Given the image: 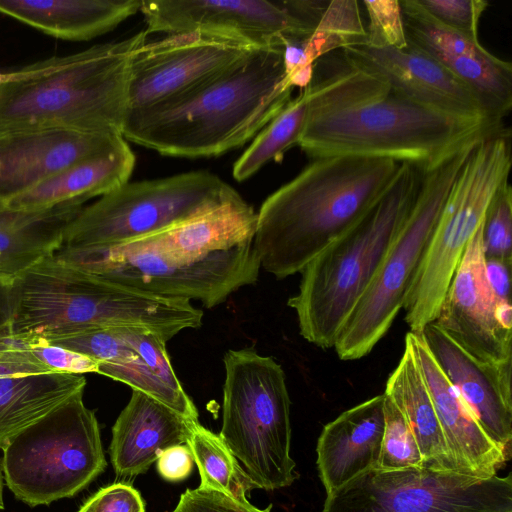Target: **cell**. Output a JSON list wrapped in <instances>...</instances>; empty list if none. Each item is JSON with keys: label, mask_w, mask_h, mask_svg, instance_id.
Instances as JSON below:
<instances>
[{"label": "cell", "mask_w": 512, "mask_h": 512, "mask_svg": "<svg viewBox=\"0 0 512 512\" xmlns=\"http://www.w3.org/2000/svg\"><path fill=\"white\" fill-rule=\"evenodd\" d=\"M399 166L380 158L313 159L257 212L254 248L261 267L279 279L300 273L366 215Z\"/></svg>", "instance_id": "3957f363"}, {"label": "cell", "mask_w": 512, "mask_h": 512, "mask_svg": "<svg viewBox=\"0 0 512 512\" xmlns=\"http://www.w3.org/2000/svg\"><path fill=\"white\" fill-rule=\"evenodd\" d=\"M140 0H0V14L55 38L85 41L140 10Z\"/></svg>", "instance_id": "d4e9b609"}, {"label": "cell", "mask_w": 512, "mask_h": 512, "mask_svg": "<svg viewBox=\"0 0 512 512\" xmlns=\"http://www.w3.org/2000/svg\"><path fill=\"white\" fill-rule=\"evenodd\" d=\"M437 22L478 40L480 19L489 6L485 0H416Z\"/></svg>", "instance_id": "8d00e7d4"}, {"label": "cell", "mask_w": 512, "mask_h": 512, "mask_svg": "<svg viewBox=\"0 0 512 512\" xmlns=\"http://www.w3.org/2000/svg\"><path fill=\"white\" fill-rule=\"evenodd\" d=\"M167 340L141 327H109L49 341L98 362V373L141 391L183 417L198 421V410L170 362Z\"/></svg>", "instance_id": "5bb4252c"}, {"label": "cell", "mask_w": 512, "mask_h": 512, "mask_svg": "<svg viewBox=\"0 0 512 512\" xmlns=\"http://www.w3.org/2000/svg\"><path fill=\"white\" fill-rule=\"evenodd\" d=\"M369 17L366 44L374 49H403L408 45L398 0H365Z\"/></svg>", "instance_id": "d590c367"}, {"label": "cell", "mask_w": 512, "mask_h": 512, "mask_svg": "<svg viewBox=\"0 0 512 512\" xmlns=\"http://www.w3.org/2000/svg\"><path fill=\"white\" fill-rule=\"evenodd\" d=\"M220 436L257 488L276 490L298 477L290 455V397L282 366L252 348L224 357Z\"/></svg>", "instance_id": "ba28073f"}, {"label": "cell", "mask_w": 512, "mask_h": 512, "mask_svg": "<svg viewBox=\"0 0 512 512\" xmlns=\"http://www.w3.org/2000/svg\"><path fill=\"white\" fill-rule=\"evenodd\" d=\"M512 189L507 181L490 201L483 220L482 240L486 259L512 263Z\"/></svg>", "instance_id": "e575fe53"}, {"label": "cell", "mask_w": 512, "mask_h": 512, "mask_svg": "<svg viewBox=\"0 0 512 512\" xmlns=\"http://www.w3.org/2000/svg\"><path fill=\"white\" fill-rule=\"evenodd\" d=\"M149 33H199L254 47L283 45L284 38L302 39L309 32L281 1L153 0L139 10Z\"/></svg>", "instance_id": "2e32d148"}, {"label": "cell", "mask_w": 512, "mask_h": 512, "mask_svg": "<svg viewBox=\"0 0 512 512\" xmlns=\"http://www.w3.org/2000/svg\"><path fill=\"white\" fill-rule=\"evenodd\" d=\"M35 358L54 372L83 375L98 373V362L84 354L48 343H39L31 347Z\"/></svg>", "instance_id": "ab89813d"}, {"label": "cell", "mask_w": 512, "mask_h": 512, "mask_svg": "<svg viewBox=\"0 0 512 512\" xmlns=\"http://www.w3.org/2000/svg\"><path fill=\"white\" fill-rule=\"evenodd\" d=\"M135 155L125 141L108 153L76 163L12 197L3 206L42 210L66 203L83 204L129 182Z\"/></svg>", "instance_id": "484cf974"}, {"label": "cell", "mask_w": 512, "mask_h": 512, "mask_svg": "<svg viewBox=\"0 0 512 512\" xmlns=\"http://www.w3.org/2000/svg\"><path fill=\"white\" fill-rule=\"evenodd\" d=\"M4 75H5V73H1V72H0V83H1V81L3 80V78H4Z\"/></svg>", "instance_id": "ee69618b"}, {"label": "cell", "mask_w": 512, "mask_h": 512, "mask_svg": "<svg viewBox=\"0 0 512 512\" xmlns=\"http://www.w3.org/2000/svg\"><path fill=\"white\" fill-rule=\"evenodd\" d=\"M308 109L305 90L287 105L257 134L233 165V177L244 181L271 161H280L284 153L298 144Z\"/></svg>", "instance_id": "1f68e13d"}, {"label": "cell", "mask_w": 512, "mask_h": 512, "mask_svg": "<svg viewBox=\"0 0 512 512\" xmlns=\"http://www.w3.org/2000/svg\"><path fill=\"white\" fill-rule=\"evenodd\" d=\"M305 90L307 116L297 145L312 159H391L425 172L505 130L501 121L463 119L424 106L349 64L341 50L315 63Z\"/></svg>", "instance_id": "6da1fadb"}, {"label": "cell", "mask_w": 512, "mask_h": 512, "mask_svg": "<svg viewBox=\"0 0 512 512\" xmlns=\"http://www.w3.org/2000/svg\"><path fill=\"white\" fill-rule=\"evenodd\" d=\"M404 342L427 387L457 471L481 478L497 475L509 457L483 431L434 360L422 335L409 331Z\"/></svg>", "instance_id": "7402d4cb"}, {"label": "cell", "mask_w": 512, "mask_h": 512, "mask_svg": "<svg viewBox=\"0 0 512 512\" xmlns=\"http://www.w3.org/2000/svg\"><path fill=\"white\" fill-rule=\"evenodd\" d=\"M78 512H145V501L131 484L115 482L100 488Z\"/></svg>", "instance_id": "74e56055"}, {"label": "cell", "mask_w": 512, "mask_h": 512, "mask_svg": "<svg viewBox=\"0 0 512 512\" xmlns=\"http://www.w3.org/2000/svg\"><path fill=\"white\" fill-rule=\"evenodd\" d=\"M186 444L199 470V487L222 492L241 503L249 502L248 496L257 486L219 434L199 421L193 422Z\"/></svg>", "instance_id": "f546056e"}, {"label": "cell", "mask_w": 512, "mask_h": 512, "mask_svg": "<svg viewBox=\"0 0 512 512\" xmlns=\"http://www.w3.org/2000/svg\"><path fill=\"white\" fill-rule=\"evenodd\" d=\"M240 198L234 188L208 171L127 182L83 207L69 225L63 246L121 245Z\"/></svg>", "instance_id": "7c38bea8"}, {"label": "cell", "mask_w": 512, "mask_h": 512, "mask_svg": "<svg viewBox=\"0 0 512 512\" xmlns=\"http://www.w3.org/2000/svg\"><path fill=\"white\" fill-rule=\"evenodd\" d=\"M359 3L356 0L329 1L318 24L305 38H296L301 74L312 80L315 63L330 53L366 44Z\"/></svg>", "instance_id": "4dcf8cb0"}, {"label": "cell", "mask_w": 512, "mask_h": 512, "mask_svg": "<svg viewBox=\"0 0 512 512\" xmlns=\"http://www.w3.org/2000/svg\"><path fill=\"white\" fill-rule=\"evenodd\" d=\"M341 52L352 66L383 79L397 92L424 106L463 119L495 120L469 87L409 43L403 49H374L363 44Z\"/></svg>", "instance_id": "d6986e66"}, {"label": "cell", "mask_w": 512, "mask_h": 512, "mask_svg": "<svg viewBox=\"0 0 512 512\" xmlns=\"http://www.w3.org/2000/svg\"><path fill=\"white\" fill-rule=\"evenodd\" d=\"M510 144L507 130L489 136L472 148L461 167L404 298L410 332L421 333L436 320L469 240L508 181Z\"/></svg>", "instance_id": "9c48e42d"}, {"label": "cell", "mask_w": 512, "mask_h": 512, "mask_svg": "<svg viewBox=\"0 0 512 512\" xmlns=\"http://www.w3.org/2000/svg\"><path fill=\"white\" fill-rule=\"evenodd\" d=\"M2 450L6 484L31 507L75 496L107 466L98 421L83 392L15 434Z\"/></svg>", "instance_id": "30bf717a"}, {"label": "cell", "mask_w": 512, "mask_h": 512, "mask_svg": "<svg viewBox=\"0 0 512 512\" xmlns=\"http://www.w3.org/2000/svg\"><path fill=\"white\" fill-rule=\"evenodd\" d=\"M420 334L434 360L483 431L510 458L512 359L501 362L480 361L435 322L427 324Z\"/></svg>", "instance_id": "ffe728a7"}, {"label": "cell", "mask_w": 512, "mask_h": 512, "mask_svg": "<svg viewBox=\"0 0 512 512\" xmlns=\"http://www.w3.org/2000/svg\"><path fill=\"white\" fill-rule=\"evenodd\" d=\"M122 135L39 129L0 135V202L86 159L122 145Z\"/></svg>", "instance_id": "44dd1931"}, {"label": "cell", "mask_w": 512, "mask_h": 512, "mask_svg": "<svg viewBox=\"0 0 512 512\" xmlns=\"http://www.w3.org/2000/svg\"><path fill=\"white\" fill-rule=\"evenodd\" d=\"M255 48L235 40L182 33L145 42L134 53L129 111L185 93L232 66Z\"/></svg>", "instance_id": "9a60e30c"}, {"label": "cell", "mask_w": 512, "mask_h": 512, "mask_svg": "<svg viewBox=\"0 0 512 512\" xmlns=\"http://www.w3.org/2000/svg\"><path fill=\"white\" fill-rule=\"evenodd\" d=\"M3 204L0 202V206H2Z\"/></svg>", "instance_id": "f6af8a7d"}, {"label": "cell", "mask_w": 512, "mask_h": 512, "mask_svg": "<svg viewBox=\"0 0 512 512\" xmlns=\"http://www.w3.org/2000/svg\"><path fill=\"white\" fill-rule=\"evenodd\" d=\"M4 508L3 502V469L2 463H0V510Z\"/></svg>", "instance_id": "7bdbcfd3"}, {"label": "cell", "mask_w": 512, "mask_h": 512, "mask_svg": "<svg viewBox=\"0 0 512 512\" xmlns=\"http://www.w3.org/2000/svg\"><path fill=\"white\" fill-rule=\"evenodd\" d=\"M384 417L380 458L373 469L424 467L422 455L407 421L396 404L385 394Z\"/></svg>", "instance_id": "d6a6232c"}, {"label": "cell", "mask_w": 512, "mask_h": 512, "mask_svg": "<svg viewBox=\"0 0 512 512\" xmlns=\"http://www.w3.org/2000/svg\"><path fill=\"white\" fill-rule=\"evenodd\" d=\"M147 35L143 30L5 73L0 83V135L39 129L122 135L129 112L131 61Z\"/></svg>", "instance_id": "5b68a950"}, {"label": "cell", "mask_w": 512, "mask_h": 512, "mask_svg": "<svg viewBox=\"0 0 512 512\" xmlns=\"http://www.w3.org/2000/svg\"><path fill=\"white\" fill-rule=\"evenodd\" d=\"M475 145L422 173L407 215L371 283L336 338L333 348L339 359L363 358L391 328L453 183Z\"/></svg>", "instance_id": "8fae6325"}, {"label": "cell", "mask_w": 512, "mask_h": 512, "mask_svg": "<svg viewBox=\"0 0 512 512\" xmlns=\"http://www.w3.org/2000/svg\"><path fill=\"white\" fill-rule=\"evenodd\" d=\"M193 422L155 398L132 390L128 404L112 427L109 448L118 477L142 474L167 448L186 444Z\"/></svg>", "instance_id": "cb8c5ba5"}, {"label": "cell", "mask_w": 512, "mask_h": 512, "mask_svg": "<svg viewBox=\"0 0 512 512\" xmlns=\"http://www.w3.org/2000/svg\"><path fill=\"white\" fill-rule=\"evenodd\" d=\"M422 171L400 163L391 184L350 230L300 272L298 291L288 299L301 336L321 348L336 338L377 272L420 186Z\"/></svg>", "instance_id": "8992f818"}, {"label": "cell", "mask_w": 512, "mask_h": 512, "mask_svg": "<svg viewBox=\"0 0 512 512\" xmlns=\"http://www.w3.org/2000/svg\"><path fill=\"white\" fill-rule=\"evenodd\" d=\"M384 394L396 404L407 421L424 467L458 472L427 387L405 342L400 361L387 379Z\"/></svg>", "instance_id": "83f0119b"}, {"label": "cell", "mask_w": 512, "mask_h": 512, "mask_svg": "<svg viewBox=\"0 0 512 512\" xmlns=\"http://www.w3.org/2000/svg\"><path fill=\"white\" fill-rule=\"evenodd\" d=\"M384 426V394H380L349 408L323 427L316 463L326 495L377 466Z\"/></svg>", "instance_id": "603a6c76"}, {"label": "cell", "mask_w": 512, "mask_h": 512, "mask_svg": "<svg viewBox=\"0 0 512 512\" xmlns=\"http://www.w3.org/2000/svg\"><path fill=\"white\" fill-rule=\"evenodd\" d=\"M322 512H512V479L425 467L369 469L326 495Z\"/></svg>", "instance_id": "4fadbf2b"}, {"label": "cell", "mask_w": 512, "mask_h": 512, "mask_svg": "<svg viewBox=\"0 0 512 512\" xmlns=\"http://www.w3.org/2000/svg\"><path fill=\"white\" fill-rule=\"evenodd\" d=\"M83 375L46 372L0 376V449L15 434L84 391Z\"/></svg>", "instance_id": "f1b7e54d"}, {"label": "cell", "mask_w": 512, "mask_h": 512, "mask_svg": "<svg viewBox=\"0 0 512 512\" xmlns=\"http://www.w3.org/2000/svg\"><path fill=\"white\" fill-rule=\"evenodd\" d=\"M283 45L255 48L173 98L130 110L125 140L165 156L221 155L258 134L292 99Z\"/></svg>", "instance_id": "7a4b0ae2"}, {"label": "cell", "mask_w": 512, "mask_h": 512, "mask_svg": "<svg viewBox=\"0 0 512 512\" xmlns=\"http://www.w3.org/2000/svg\"><path fill=\"white\" fill-rule=\"evenodd\" d=\"M11 284L12 278L0 275V376L53 372L35 358L32 345L12 333Z\"/></svg>", "instance_id": "836d02e7"}, {"label": "cell", "mask_w": 512, "mask_h": 512, "mask_svg": "<svg viewBox=\"0 0 512 512\" xmlns=\"http://www.w3.org/2000/svg\"><path fill=\"white\" fill-rule=\"evenodd\" d=\"M83 204L66 203L42 210L0 206V275L13 278L53 256Z\"/></svg>", "instance_id": "4316f807"}, {"label": "cell", "mask_w": 512, "mask_h": 512, "mask_svg": "<svg viewBox=\"0 0 512 512\" xmlns=\"http://www.w3.org/2000/svg\"><path fill=\"white\" fill-rule=\"evenodd\" d=\"M482 227L483 221L466 246L434 322L478 360L501 362L512 359V307L498 300L487 280Z\"/></svg>", "instance_id": "e0dca14e"}, {"label": "cell", "mask_w": 512, "mask_h": 512, "mask_svg": "<svg viewBox=\"0 0 512 512\" xmlns=\"http://www.w3.org/2000/svg\"><path fill=\"white\" fill-rule=\"evenodd\" d=\"M512 263L497 259L485 258V271L489 285L502 302H511L510 277Z\"/></svg>", "instance_id": "b9f144b4"}, {"label": "cell", "mask_w": 512, "mask_h": 512, "mask_svg": "<svg viewBox=\"0 0 512 512\" xmlns=\"http://www.w3.org/2000/svg\"><path fill=\"white\" fill-rule=\"evenodd\" d=\"M15 338L30 345L109 327H141L167 342L202 325L190 301L115 283L50 256L16 275L11 284Z\"/></svg>", "instance_id": "277c9868"}, {"label": "cell", "mask_w": 512, "mask_h": 512, "mask_svg": "<svg viewBox=\"0 0 512 512\" xmlns=\"http://www.w3.org/2000/svg\"><path fill=\"white\" fill-rule=\"evenodd\" d=\"M406 38L469 87L488 115L499 121L512 107V65L485 49L477 39L433 19L416 0H400Z\"/></svg>", "instance_id": "ac0fdd59"}, {"label": "cell", "mask_w": 512, "mask_h": 512, "mask_svg": "<svg viewBox=\"0 0 512 512\" xmlns=\"http://www.w3.org/2000/svg\"><path fill=\"white\" fill-rule=\"evenodd\" d=\"M271 509L272 504L259 509L250 502L241 503L222 492L198 487L187 489L173 512H270Z\"/></svg>", "instance_id": "f35d334b"}, {"label": "cell", "mask_w": 512, "mask_h": 512, "mask_svg": "<svg viewBox=\"0 0 512 512\" xmlns=\"http://www.w3.org/2000/svg\"><path fill=\"white\" fill-rule=\"evenodd\" d=\"M194 458L188 445H174L164 450L157 459L160 476L169 482L185 480L192 472Z\"/></svg>", "instance_id": "60d3db41"}, {"label": "cell", "mask_w": 512, "mask_h": 512, "mask_svg": "<svg viewBox=\"0 0 512 512\" xmlns=\"http://www.w3.org/2000/svg\"><path fill=\"white\" fill-rule=\"evenodd\" d=\"M57 260L142 292L198 300L211 309L254 284L261 264L254 245L196 258L146 236L116 246H62Z\"/></svg>", "instance_id": "52a82bcc"}]
</instances>
